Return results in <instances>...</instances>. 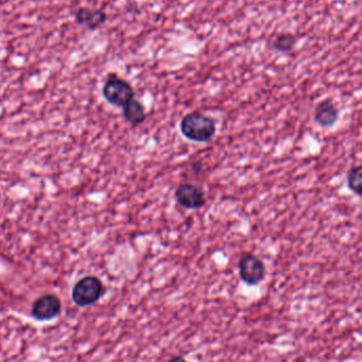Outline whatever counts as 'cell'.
Wrapping results in <instances>:
<instances>
[{
    "label": "cell",
    "mask_w": 362,
    "mask_h": 362,
    "mask_svg": "<svg viewBox=\"0 0 362 362\" xmlns=\"http://www.w3.org/2000/svg\"><path fill=\"white\" fill-rule=\"evenodd\" d=\"M180 129L182 135L191 141L208 142L216 135L217 125L214 119L195 112L183 117Z\"/></svg>",
    "instance_id": "6da1fadb"
},
{
    "label": "cell",
    "mask_w": 362,
    "mask_h": 362,
    "mask_svg": "<svg viewBox=\"0 0 362 362\" xmlns=\"http://www.w3.org/2000/svg\"><path fill=\"white\" fill-rule=\"evenodd\" d=\"M361 175L362 168L361 165H356L353 167L349 171L346 180H348V185L351 191L354 192L357 196H361Z\"/></svg>",
    "instance_id": "8fae6325"
},
{
    "label": "cell",
    "mask_w": 362,
    "mask_h": 362,
    "mask_svg": "<svg viewBox=\"0 0 362 362\" xmlns=\"http://www.w3.org/2000/svg\"><path fill=\"white\" fill-rule=\"evenodd\" d=\"M297 38L293 33L280 34L273 42V48L282 53L290 52L295 48Z\"/></svg>",
    "instance_id": "30bf717a"
},
{
    "label": "cell",
    "mask_w": 362,
    "mask_h": 362,
    "mask_svg": "<svg viewBox=\"0 0 362 362\" xmlns=\"http://www.w3.org/2000/svg\"><path fill=\"white\" fill-rule=\"evenodd\" d=\"M339 118V110L331 100H324L315 110V120L320 127L329 129L336 124Z\"/></svg>",
    "instance_id": "52a82bcc"
},
{
    "label": "cell",
    "mask_w": 362,
    "mask_h": 362,
    "mask_svg": "<svg viewBox=\"0 0 362 362\" xmlns=\"http://www.w3.org/2000/svg\"><path fill=\"white\" fill-rule=\"evenodd\" d=\"M123 108V117L133 127H138V125L142 124L145 120H146L147 114L145 106L137 100H131Z\"/></svg>",
    "instance_id": "9c48e42d"
},
{
    "label": "cell",
    "mask_w": 362,
    "mask_h": 362,
    "mask_svg": "<svg viewBox=\"0 0 362 362\" xmlns=\"http://www.w3.org/2000/svg\"><path fill=\"white\" fill-rule=\"evenodd\" d=\"M74 18L79 25H86L89 30H96L106 23L108 15L101 8L91 10V8H81L77 11Z\"/></svg>",
    "instance_id": "ba28073f"
},
{
    "label": "cell",
    "mask_w": 362,
    "mask_h": 362,
    "mask_svg": "<svg viewBox=\"0 0 362 362\" xmlns=\"http://www.w3.org/2000/svg\"><path fill=\"white\" fill-rule=\"evenodd\" d=\"M174 197L180 206L188 210H198L206 204L205 193L203 189L193 183H181L176 187Z\"/></svg>",
    "instance_id": "5b68a950"
},
{
    "label": "cell",
    "mask_w": 362,
    "mask_h": 362,
    "mask_svg": "<svg viewBox=\"0 0 362 362\" xmlns=\"http://www.w3.org/2000/svg\"><path fill=\"white\" fill-rule=\"evenodd\" d=\"M168 362H189V361H187L186 359H185L184 357H182V356H174Z\"/></svg>",
    "instance_id": "7c38bea8"
},
{
    "label": "cell",
    "mask_w": 362,
    "mask_h": 362,
    "mask_svg": "<svg viewBox=\"0 0 362 362\" xmlns=\"http://www.w3.org/2000/svg\"><path fill=\"white\" fill-rule=\"evenodd\" d=\"M238 268H239L240 279L249 286H257L261 284L267 274L264 262L252 253L242 255L238 263Z\"/></svg>",
    "instance_id": "277c9868"
},
{
    "label": "cell",
    "mask_w": 362,
    "mask_h": 362,
    "mask_svg": "<svg viewBox=\"0 0 362 362\" xmlns=\"http://www.w3.org/2000/svg\"><path fill=\"white\" fill-rule=\"evenodd\" d=\"M103 293L104 286L99 279L93 276H85L74 285L72 301L80 308H86L99 301Z\"/></svg>",
    "instance_id": "7a4b0ae2"
},
{
    "label": "cell",
    "mask_w": 362,
    "mask_h": 362,
    "mask_svg": "<svg viewBox=\"0 0 362 362\" xmlns=\"http://www.w3.org/2000/svg\"><path fill=\"white\" fill-rule=\"evenodd\" d=\"M104 99L117 107H123L135 97L133 87L127 81L111 74L106 81L102 89Z\"/></svg>",
    "instance_id": "3957f363"
},
{
    "label": "cell",
    "mask_w": 362,
    "mask_h": 362,
    "mask_svg": "<svg viewBox=\"0 0 362 362\" xmlns=\"http://www.w3.org/2000/svg\"><path fill=\"white\" fill-rule=\"evenodd\" d=\"M62 304L57 296L47 293L38 298L32 306L31 314L38 321H49L61 314Z\"/></svg>",
    "instance_id": "8992f818"
}]
</instances>
